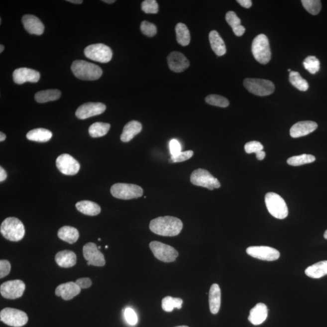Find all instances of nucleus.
Listing matches in <instances>:
<instances>
[{
    "label": "nucleus",
    "mask_w": 327,
    "mask_h": 327,
    "mask_svg": "<svg viewBox=\"0 0 327 327\" xmlns=\"http://www.w3.org/2000/svg\"><path fill=\"white\" fill-rule=\"evenodd\" d=\"M149 227L153 233L158 235L175 236L180 233L183 223L178 218L161 217L151 220Z\"/></svg>",
    "instance_id": "obj_1"
},
{
    "label": "nucleus",
    "mask_w": 327,
    "mask_h": 327,
    "mask_svg": "<svg viewBox=\"0 0 327 327\" xmlns=\"http://www.w3.org/2000/svg\"><path fill=\"white\" fill-rule=\"evenodd\" d=\"M71 69L75 76L82 80H97L103 74L102 69L99 66L84 60L75 61Z\"/></svg>",
    "instance_id": "obj_2"
},
{
    "label": "nucleus",
    "mask_w": 327,
    "mask_h": 327,
    "mask_svg": "<svg viewBox=\"0 0 327 327\" xmlns=\"http://www.w3.org/2000/svg\"><path fill=\"white\" fill-rule=\"evenodd\" d=\"M0 231L5 239L13 242L21 241L25 234L23 223L18 218L14 217L7 218L2 221Z\"/></svg>",
    "instance_id": "obj_3"
},
{
    "label": "nucleus",
    "mask_w": 327,
    "mask_h": 327,
    "mask_svg": "<svg viewBox=\"0 0 327 327\" xmlns=\"http://www.w3.org/2000/svg\"><path fill=\"white\" fill-rule=\"evenodd\" d=\"M265 205L269 213L273 217L279 219L287 218L289 210L285 201L280 196L273 192H269L265 195Z\"/></svg>",
    "instance_id": "obj_4"
},
{
    "label": "nucleus",
    "mask_w": 327,
    "mask_h": 327,
    "mask_svg": "<svg viewBox=\"0 0 327 327\" xmlns=\"http://www.w3.org/2000/svg\"><path fill=\"white\" fill-rule=\"evenodd\" d=\"M251 51L254 58L259 63L266 64L269 62L272 53L267 36L264 34L256 36L253 41Z\"/></svg>",
    "instance_id": "obj_5"
},
{
    "label": "nucleus",
    "mask_w": 327,
    "mask_h": 327,
    "mask_svg": "<svg viewBox=\"0 0 327 327\" xmlns=\"http://www.w3.org/2000/svg\"><path fill=\"white\" fill-rule=\"evenodd\" d=\"M110 192L113 197L120 200H132L140 198L143 190L135 184L116 183L111 186Z\"/></svg>",
    "instance_id": "obj_6"
},
{
    "label": "nucleus",
    "mask_w": 327,
    "mask_h": 327,
    "mask_svg": "<svg viewBox=\"0 0 327 327\" xmlns=\"http://www.w3.org/2000/svg\"><path fill=\"white\" fill-rule=\"evenodd\" d=\"M244 86L250 93L261 97L270 96L275 89V85L270 81L255 78H246Z\"/></svg>",
    "instance_id": "obj_7"
},
{
    "label": "nucleus",
    "mask_w": 327,
    "mask_h": 327,
    "mask_svg": "<svg viewBox=\"0 0 327 327\" xmlns=\"http://www.w3.org/2000/svg\"><path fill=\"white\" fill-rule=\"evenodd\" d=\"M191 181L195 186L205 187L211 191H213L214 189H219L220 187L219 180L208 170L203 169H198L192 172Z\"/></svg>",
    "instance_id": "obj_8"
},
{
    "label": "nucleus",
    "mask_w": 327,
    "mask_h": 327,
    "mask_svg": "<svg viewBox=\"0 0 327 327\" xmlns=\"http://www.w3.org/2000/svg\"><path fill=\"white\" fill-rule=\"evenodd\" d=\"M0 320L7 326L21 327L27 323L28 317L26 313L21 310L8 307L0 312Z\"/></svg>",
    "instance_id": "obj_9"
},
{
    "label": "nucleus",
    "mask_w": 327,
    "mask_h": 327,
    "mask_svg": "<svg viewBox=\"0 0 327 327\" xmlns=\"http://www.w3.org/2000/svg\"><path fill=\"white\" fill-rule=\"evenodd\" d=\"M85 54L90 60L106 63L111 60L113 53L110 47L104 44L99 43L87 47L85 49Z\"/></svg>",
    "instance_id": "obj_10"
},
{
    "label": "nucleus",
    "mask_w": 327,
    "mask_h": 327,
    "mask_svg": "<svg viewBox=\"0 0 327 327\" xmlns=\"http://www.w3.org/2000/svg\"><path fill=\"white\" fill-rule=\"evenodd\" d=\"M149 246L156 258L164 262L175 261L179 255L178 251L174 248L161 242H151Z\"/></svg>",
    "instance_id": "obj_11"
},
{
    "label": "nucleus",
    "mask_w": 327,
    "mask_h": 327,
    "mask_svg": "<svg viewBox=\"0 0 327 327\" xmlns=\"http://www.w3.org/2000/svg\"><path fill=\"white\" fill-rule=\"evenodd\" d=\"M26 286L21 280H13L4 282L0 286L2 297L7 300H15L23 295Z\"/></svg>",
    "instance_id": "obj_12"
},
{
    "label": "nucleus",
    "mask_w": 327,
    "mask_h": 327,
    "mask_svg": "<svg viewBox=\"0 0 327 327\" xmlns=\"http://www.w3.org/2000/svg\"><path fill=\"white\" fill-rule=\"evenodd\" d=\"M246 251L248 255L262 261H276L280 257L278 250L267 246H251Z\"/></svg>",
    "instance_id": "obj_13"
},
{
    "label": "nucleus",
    "mask_w": 327,
    "mask_h": 327,
    "mask_svg": "<svg viewBox=\"0 0 327 327\" xmlns=\"http://www.w3.org/2000/svg\"><path fill=\"white\" fill-rule=\"evenodd\" d=\"M56 165L61 173L66 175H75L79 172L80 164L72 156L66 154L61 155L56 160Z\"/></svg>",
    "instance_id": "obj_14"
},
{
    "label": "nucleus",
    "mask_w": 327,
    "mask_h": 327,
    "mask_svg": "<svg viewBox=\"0 0 327 327\" xmlns=\"http://www.w3.org/2000/svg\"><path fill=\"white\" fill-rule=\"evenodd\" d=\"M84 258L88 261V265L103 267L106 264L104 254L99 250L95 243L89 242L83 247Z\"/></svg>",
    "instance_id": "obj_15"
},
{
    "label": "nucleus",
    "mask_w": 327,
    "mask_h": 327,
    "mask_svg": "<svg viewBox=\"0 0 327 327\" xmlns=\"http://www.w3.org/2000/svg\"><path fill=\"white\" fill-rule=\"evenodd\" d=\"M106 109V106L103 103H85L78 108L75 114L78 119H86L104 113Z\"/></svg>",
    "instance_id": "obj_16"
},
{
    "label": "nucleus",
    "mask_w": 327,
    "mask_h": 327,
    "mask_svg": "<svg viewBox=\"0 0 327 327\" xmlns=\"http://www.w3.org/2000/svg\"><path fill=\"white\" fill-rule=\"evenodd\" d=\"M40 78V73L31 69L19 68L13 73L14 82L17 85H22L26 82L37 83Z\"/></svg>",
    "instance_id": "obj_17"
},
{
    "label": "nucleus",
    "mask_w": 327,
    "mask_h": 327,
    "mask_svg": "<svg viewBox=\"0 0 327 327\" xmlns=\"http://www.w3.org/2000/svg\"><path fill=\"white\" fill-rule=\"evenodd\" d=\"M167 63L171 71L180 73L184 72L190 66L189 61L185 55L180 52H172L167 57Z\"/></svg>",
    "instance_id": "obj_18"
},
{
    "label": "nucleus",
    "mask_w": 327,
    "mask_h": 327,
    "mask_svg": "<svg viewBox=\"0 0 327 327\" xmlns=\"http://www.w3.org/2000/svg\"><path fill=\"white\" fill-rule=\"evenodd\" d=\"M317 128L318 124L314 121H300L293 125L290 128V133L292 138H297L314 132Z\"/></svg>",
    "instance_id": "obj_19"
},
{
    "label": "nucleus",
    "mask_w": 327,
    "mask_h": 327,
    "mask_svg": "<svg viewBox=\"0 0 327 327\" xmlns=\"http://www.w3.org/2000/svg\"><path fill=\"white\" fill-rule=\"evenodd\" d=\"M81 292V288L74 282L59 285L55 289V295L61 296L64 300L69 301Z\"/></svg>",
    "instance_id": "obj_20"
},
{
    "label": "nucleus",
    "mask_w": 327,
    "mask_h": 327,
    "mask_svg": "<svg viewBox=\"0 0 327 327\" xmlns=\"http://www.w3.org/2000/svg\"><path fill=\"white\" fill-rule=\"evenodd\" d=\"M22 22L25 29L30 34L36 35L43 34L44 30V24L36 16L32 15H24L22 18Z\"/></svg>",
    "instance_id": "obj_21"
},
{
    "label": "nucleus",
    "mask_w": 327,
    "mask_h": 327,
    "mask_svg": "<svg viewBox=\"0 0 327 327\" xmlns=\"http://www.w3.org/2000/svg\"><path fill=\"white\" fill-rule=\"evenodd\" d=\"M268 309L266 305L263 303L256 304L251 309L248 321L254 326L261 325L267 318Z\"/></svg>",
    "instance_id": "obj_22"
},
{
    "label": "nucleus",
    "mask_w": 327,
    "mask_h": 327,
    "mask_svg": "<svg viewBox=\"0 0 327 327\" xmlns=\"http://www.w3.org/2000/svg\"><path fill=\"white\" fill-rule=\"evenodd\" d=\"M55 259L57 264L63 268L72 267L77 263L76 254L71 250L59 251L56 254Z\"/></svg>",
    "instance_id": "obj_23"
},
{
    "label": "nucleus",
    "mask_w": 327,
    "mask_h": 327,
    "mask_svg": "<svg viewBox=\"0 0 327 327\" xmlns=\"http://www.w3.org/2000/svg\"><path fill=\"white\" fill-rule=\"evenodd\" d=\"M221 302V292L217 284H214L209 292V307L212 314L216 315L219 311Z\"/></svg>",
    "instance_id": "obj_24"
},
{
    "label": "nucleus",
    "mask_w": 327,
    "mask_h": 327,
    "mask_svg": "<svg viewBox=\"0 0 327 327\" xmlns=\"http://www.w3.org/2000/svg\"><path fill=\"white\" fill-rule=\"evenodd\" d=\"M142 125L140 122L137 121L128 122L123 128L121 135V140L124 142H129L136 135L141 132Z\"/></svg>",
    "instance_id": "obj_25"
},
{
    "label": "nucleus",
    "mask_w": 327,
    "mask_h": 327,
    "mask_svg": "<svg viewBox=\"0 0 327 327\" xmlns=\"http://www.w3.org/2000/svg\"><path fill=\"white\" fill-rule=\"evenodd\" d=\"M209 40L212 50L218 56L225 54L226 47L221 36L216 30H212L209 33Z\"/></svg>",
    "instance_id": "obj_26"
},
{
    "label": "nucleus",
    "mask_w": 327,
    "mask_h": 327,
    "mask_svg": "<svg viewBox=\"0 0 327 327\" xmlns=\"http://www.w3.org/2000/svg\"><path fill=\"white\" fill-rule=\"evenodd\" d=\"M58 236L63 241L72 244L78 241L80 234L77 228L71 226H64L58 230Z\"/></svg>",
    "instance_id": "obj_27"
},
{
    "label": "nucleus",
    "mask_w": 327,
    "mask_h": 327,
    "mask_svg": "<svg viewBox=\"0 0 327 327\" xmlns=\"http://www.w3.org/2000/svg\"><path fill=\"white\" fill-rule=\"evenodd\" d=\"M75 206L81 213L88 215V216H96L101 212L100 206L97 203L90 201H79Z\"/></svg>",
    "instance_id": "obj_28"
},
{
    "label": "nucleus",
    "mask_w": 327,
    "mask_h": 327,
    "mask_svg": "<svg viewBox=\"0 0 327 327\" xmlns=\"http://www.w3.org/2000/svg\"><path fill=\"white\" fill-rule=\"evenodd\" d=\"M29 140L38 142H46L49 141L52 137V133L46 128H35L29 131L26 135Z\"/></svg>",
    "instance_id": "obj_29"
},
{
    "label": "nucleus",
    "mask_w": 327,
    "mask_h": 327,
    "mask_svg": "<svg viewBox=\"0 0 327 327\" xmlns=\"http://www.w3.org/2000/svg\"><path fill=\"white\" fill-rule=\"evenodd\" d=\"M309 277L319 279L327 275V261L318 262L309 267L305 271Z\"/></svg>",
    "instance_id": "obj_30"
},
{
    "label": "nucleus",
    "mask_w": 327,
    "mask_h": 327,
    "mask_svg": "<svg viewBox=\"0 0 327 327\" xmlns=\"http://www.w3.org/2000/svg\"><path fill=\"white\" fill-rule=\"evenodd\" d=\"M61 92L57 89H49V90L40 91L35 94L36 102L44 103L57 100L61 97Z\"/></svg>",
    "instance_id": "obj_31"
},
{
    "label": "nucleus",
    "mask_w": 327,
    "mask_h": 327,
    "mask_svg": "<svg viewBox=\"0 0 327 327\" xmlns=\"http://www.w3.org/2000/svg\"><path fill=\"white\" fill-rule=\"evenodd\" d=\"M175 30L178 43L183 46L189 45L191 41V34L186 25L182 23H178Z\"/></svg>",
    "instance_id": "obj_32"
},
{
    "label": "nucleus",
    "mask_w": 327,
    "mask_h": 327,
    "mask_svg": "<svg viewBox=\"0 0 327 327\" xmlns=\"http://www.w3.org/2000/svg\"><path fill=\"white\" fill-rule=\"evenodd\" d=\"M110 125L108 123L98 122L94 123L89 128V135L92 138H99L105 136L110 130Z\"/></svg>",
    "instance_id": "obj_33"
},
{
    "label": "nucleus",
    "mask_w": 327,
    "mask_h": 327,
    "mask_svg": "<svg viewBox=\"0 0 327 327\" xmlns=\"http://www.w3.org/2000/svg\"><path fill=\"white\" fill-rule=\"evenodd\" d=\"M289 81L292 85L301 91L308 90L309 85L306 80L302 78L300 73L292 71L289 75Z\"/></svg>",
    "instance_id": "obj_34"
},
{
    "label": "nucleus",
    "mask_w": 327,
    "mask_h": 327,
    "mask_svg": "<svg viewBox=\"0 0 327 327\" xmlns=\"http://www.w3.org/2000/svg\"><path fill=\"white\" fill-rule=\"evenodd\" d=\"M183 301L181 298L167 296L162 300V309L165 312H171L174 309H181Z\"/></svg>",
    "instance_id": "obj_35"
},
{
    "label": "nucleus",
    "mask_w": 327,
    "mask_h": 327,
    "mask_svg": "<svg viewBox=\"0 0 327 327\" xmlns=\"http://www.w3.org/2000/svg\"><path fill=\"white\" fill-rule=\"evenodd\" d=\"M315 160L316 158L314 155L303 154L293 156L288 159L287 163L292 166H300L302 165L312 163Z\"/></svg>",
    "instance_id": "obj_36"
},
{
    "label": "nucleus",
    "mask_w": 327,
    "mask_h": 327,
    "mask_svg": "<svg viewBox=\"0 0 327 327\" xmlns=\"http://www.w3.org/2000/svg\"><path fill=\"white\" fill-rule=\"evenodd\" d=\"M303 65L305 69L310 74L314 75L320 69V61L315 56H309L304 60Z\"/></svg>",
    "instance_id": "obj_37"
},
{
    "label": "nucleus",
    "mask_w": 327,
    "mask_h": 327,
    "mask_svg": "<svg viewBox=\"0 0 327 327\" xmlns=\"http://www.w3.org/2000/svg\"><path fill=\"white\" fill-rule=\"evenodd\" d=\"M206 102L209 105L220 108H227L229 106L228 100L218 95H210L206 98Z\"/></svg>",
    "instance_id": "obj_38"
},
{
    "label": "nucleus",
    "mask_w": 327,
    "mask_h": 327,
    "mask_svg": "<svg viewBox=\"0 0 327 327\" xmlns=\"http://www.w3.org/2000/svg\"><path fill=\"white\" fill-rule=\"evenodd\" d=\"M301 2L305 9L314 15L320 13L322 7L321 2L319 0H303Z\"/></svg>",
    "instance_id": "obj_39"
},
{
    "label": "nucleus",
    "mask_w": 327,
    "mask_h": 327,
    "mask_svg": "<svg viewBox=\"0 0 327 327\" xmlns=\"http://www.w3.org/2000/svg\"><path fill=\"white\" fill-rule=\"evenodd\" d=\"M142 10L146 13H157L158 12V4L155 0H145L142 2Z\"/></svg>",
    "instance_id": "obj_40"
},
{
    "label": "nucleus",
    "mask_w": 327,
    "mask_h": 327,
    "mask_svg": "<svg viewBox=\"0 0 327 327\" xmlns=\"http://www.w3.org/2000/svg\"><path fill=\"white\" fill-rule=\"evenodd\" d=\"M140 29L144 35L149 36V37L155 36L157 33V29H156L155 25L147 21L142 22Z\"/></svg>",
    "instance_id": "obj_41"
},
{
    "label": "nucleus",
    "mask_w": 327,
    "mask_h": 327,
    "mask_svg": "<svg viewBox=\"0 0 327 327\" xmlns=\"http://www.w3.org/2000/svg\"><path fill=\"white\" fill-rule=\"evenodd\" d=\"M263 145L261 144V142L258 141H253L248 142L245 145V151L248 154L253 153L256 154V153L263 150Z\"/></svg>",
    "instance_id": "obj_42"
},
{
    "label": "nucleus",
    "mask_w": 327,
    "mask_h": 327,
    "mask_svg": "<svg viewBox=\"0 0 327 327\" xmlns=\"http://www.w3.org/2000/svg\"><path fill=\"white\" fill-rule=\"evenodd\" d=\"M225 19L227 23L232 28V29L241 25V19L237 16L236 13L233 12V11H229V12L226 13Z\"/></svg>",
    "instance_id": "obj_43"
},
{
    "label": "nucleus",
    "mask_w": 327,
    "mask_h": 327,
    "mask_svg": "<svg viewBox=\"0 0 327 327\" xmlns=\"http://www.w3.org/2000/svg\"><path fill=\"white\" fill-rule=\"evenodd\" d=\"M193 155H194V152L192 150L186 151V152H181L180 154L175 157L172 156L169 161L171 163H181V162L188 160L192 157Z\"/></svg>",
    "instance_id": "obj_44"
},
{
    "label": "nucleus",
    "mask_w": 327,
    "mask_h": 327,
    "mask_svg": "<svg viewBox=\"0 0 327 327\" xmlns=\"http://www.w3.org/2000/svg\"><path fill=\"white\" fill-rule=\"evenodd\" d=\"M124 317L128 324L131 326H135L138 323V317L132 309L127 308L125 310Z\"/></svg>",
    "instance_id": "obj_45"
},
{
    "label": "nucleus",
    "mask_w": 327,
    "mask_h": 327,
    "mask_svg": "<svg viewBox=\"0 0 327 327\" xmlns=\"http://www.w3.org/2000/svg\"><path fill=\"white\" fill-rule=\"evenodd\" d=\"M11 265L7 260L0 261V278H3L9 275L10 272Z\"/></svg>",
    "instance_id": "obj_46"
},
{
    "label": "nucleus",
    "mask_w": 327,
    "mask_h": 327,
    "mask_svg": "<svg viewBox=\"0 0 327 327\" xmlns=\"http://www.w3.org/2000/svg\"><path fill=\"white\" fill-rule=\"evenodd\" d=\"M169 146L170 153L173 157L178 156L181 152V144L177 139H172L170 141Z\"/></svg>",
    "instance_id": "obj_47"
},
{
    "label": "nucleus",
    "mask_w": 327,
    "mask_h": 327,
    "mask_svg": "<svg viewBox=\"0 0 327 327\" xmlns=\"http://www.w3.org/2000/svg\"><path fill=\"white\" fill-rule=\"evenodd\" d=\"M75 283L81 288V289H88V288L91 287L92 286V281L90 278H88L78 279L75 281Z\"/></svg>",
    "instance_id": "obj_48"
},
{
    "label": "nucleus",
    "mask_w": 327,
    "mask_h": 327,
    "mask_svg": "<svg viewBox=\"0 0 327 327\" xmlns=\"http://www.w3.org/2000/svg\"><path fill=\"white\" fill-rule=\"evenodd\" d=\"M233 31L234 34L237 36H241L244 34L245 31V29L244 26H242V25H240V26L234 28V29H233Z\"/></svg>",
    "instance_id": "obj_49"
},
{
    "label": "nucleus",
    "mask_w": 327,
    "mask_h": 327,
    "mask_svg": "<svg viewBox=\"0 0 327 327\" xmlns=\"http://www.w3.org/2000/svg\"><path fill=\"white\" fill-rule=\"evenodd\" d=\"M238 3L245 8H250L252 5V1L250 0H237Z\"/></svg>",
    "instance_id": "obj_50"
},
{
    "label": "nucleus",
    "mask_w": 327,
    "mask_h": 327,
    "mask_svg": "<svg viewBox=\"0 0 327 327\" xmlns=\"http://www.w3.org/2000/svg\"><path fill=\"white\" fill-rule=\"evenodd\" d=\"M7 178V172H5V170L2 168V167H0V182L2 183L5 179Z\"/></svg>",
    "instance_id": "obj_51"
},
{
    "label": "nucleus",
    "mask_w": 327,
    "mask_h": 327,
    "mask_svg": "<svg viewBox=\"0 0 327 327\" xmlns=\"http://www.w3.org/2000/svg\"><path fill=\"white\" fill-rule=\"evenodd\" d=\"M256 156L257 159H258V160L259 161L263 160V159L265 157V152H264L263 150H262L261 151V152L256 153Z\"/></svg>",
    "instance_id": "obj_52"
},
{
    "label": "nucleus",
    "mask_w": 327,
    "mask_h": 327,
    "mask_svg": "<svg viewBox=\"0 0 327 327\" xmlns=\"http://www.w3.org/2000/svg\"><path fill=\"white\" fill-rule=\"evenodd\" d=\"M67 1L72 2V3L74 4H82L83 2L82 0H68V1Z\"/></svg>",
    "instance_id": "obj_53"
},
{
    "label": "nucleus",
    "mask_w": 327,
    "mask_h": 327,
    "mask_svg": "<svg viewBox=\"0 0 327 327\" xmlns=\"http://www.w3.org/2000/svg\"><path fill=\"white\" fill-rule=\"evenodd\" d=\"M5 138H6V136H5V134L2 132L0 133V141H4Z\"/></svg>",
    "instance_id": "obj_54"
},
{
    "label": "nucleus",
    "mask_w": 327,
    "mask_h": 327,
    "mask_svg": "<svg viewBox=\"0 0 327 327\" xmlns=\"http://www.w3.org/2000/svg\"><path fill=\"white\" fill-rule=\"evenodd\" d=\"M103 1L109 4L113 3V2H115L114 0H104V1Z\"/></svg>",
    "instance_id": "obj_55"
},
{
    "label": "nucleus",
    "mask_w": 327,
    "mask_h": 327,
    "mask_svg": "<svg viewBox=\"0 0 327 327\" xmlns=\"http://www.w3.org/2000/svg\"><path fill=\"white\" fill-rule=\"evenodd\" d=\"M4 49V47L3 46H2V45L0 46V53H2V51H3Z\"/></svg>",
    "instance_id": "obj_56"
},
{
    "label": "nucleus",
    "mask_w": 327,
    "mask_h": 327,
    "mask_svg": "<svg viewBox=\"0 0 327 327\" xmlns=\"http://www.w3.org/2000/svg\"><path fill=\"white\" fill-rule=\"evenodd\" d=\"M324 236L326 239H327V230L325 231V233H324Z\"/></svg>",
    "instance_id": "obj_57"
},
{
    "label": "nucleus",
    "mask_w": 327,
    "mask_h": 327,
    "mask_svg": "<svg viewBox=\"0 0 327 327\" xmlns=\"http://www.w3.org/2000/svg\"><path fill=\"white\" fill-rule=\"evenodd\" d=\"M176 327H189L188 326H178Z\"/></svg>",
    "instance_id": "obj_58"
},
{
    "label": "nucleus",
    "mask_w": 327,
    "mask_h": 327,
    "mask_svg": "<svg viewBox=\"0 0 327 327\" xmlns=\"http://www.w3.org/2000/svg\"><path fill=\"white\" fill-rule=\"evenodd\" d=\"M288 71L291 72H292V70H291V69H289V70H288Z\"/></svg>",
    "instance_id": "obj_59"
}]
</instances>
